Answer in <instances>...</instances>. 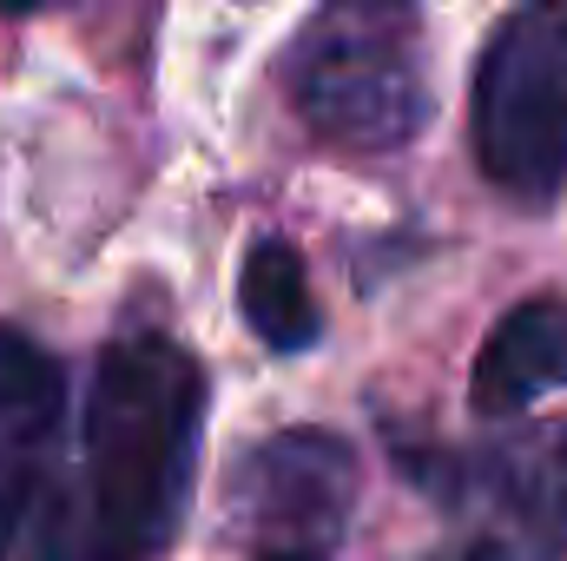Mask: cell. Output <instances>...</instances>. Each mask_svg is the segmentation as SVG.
<instances>
[{"label": "cell", "instance_id": "5b68a950", "mask_svg": "<svg viewBox=\"0 0 567 561\" xmlns=\"http://www.w3.org/2000/svg\"><path fill=\"white\" fill-rule=\"evenodd\" d=\"M357 502V449L337 429H278L225 476V536L265 561L323 555Z\"/></svg>", "mask_w": 567, "mask_h": 561}, {"label": "cell", "instance_id": "8992f818", "mask_svg": "<svg viewBox=\"0 0 567 561\" xmlns=\"http://www.w3.org/2000/svg\"><path fill=\"white\" fill-rule=\"evenodd\" d=\"M60 417H66L60 364L33 337L0 324V555L20 536V522L47 482Z\"/></svg>", "mask_w": 567, "mask_h": 561}, {"label": "cell", "instance_id": "6da1fadb", "mask_svg": "<svg viewBox=\"0 0 567 561\" xmlns=\"http://www.w3.org/2000/svg\"><path fill=\"white\" fill-rule=\"evenodd\" d=\"M205 370L165 330L100 350L73 422V462L53 476L27 561H158L172 549L205 429Z\"/></svg>", "mask_w": 567, "mask_h": 561}, {"label": "cell", "instance_id": "7a4b0ae2", "mask_svg": "<svg viewBox=\"0 0 567 561\" xmlns=\"http://www.w3.org/2000/svg\"><path fill=\"white\" fill-rule=\"evenodd\" d=\"M423 0H317L278 53V93L310 140L403 152L429 126Z\"/></svg>", "mask_w": 567, "mask_h": 561}, {"label": "cell", "instance_id": "9c48e42d", "mask_svg": "<svg viewBox=\"0 0 567 561\" xmlns=\"http://www.w3.org/2000/svg\"><path fill=\"white\" fill-rule=\"evenodd\" d=\"M33 7H47V0H0V13H33Z\"/></svg>", "mask_w": 567, "mask_h": 561}, {"label": "cell", "instance_id": "ba28073f", "mask_svg": "<svg viewBox=\"0 0 567 561\" xmlns=\"http://www.w3.org/2000/svg\"><path fill=\"white\" fill-rule=\"evenodd\" d=\"M238 310L245 324L258 330V344H271L278 357H297L317 344L323 330V310L310 297V278H303V258L290 238H258L238 265Z\"/></svg>", "mask_w": 567, "mask_h": 561}, {"label": "cell", "instance_id": "3957f363", "mask_svg": "<svg viewBox=\"0 0 567 561\" xmlns=\"http://www.w3.org/2000/svg\"><path fill=\"white\" fill-rule=\"evenodd\" d=\"M396 469L435 509L429 561H567V417L468 449L396 442Z\"/></svg>", "mask_w": 567, "mask_h": 561}, {"label": "cell", "instance_id": "277c9868", "mask_svg": "<svg viewBox=\"0 0 567 561\" xmlns=\"http://www.w3.org/2000/svg\"><path fill=\"white\" fill-rule=\"evenodd\" d=\"M475 165L488 185L548 212L567 192V0H522L482 47L475 67Z\"/></svg>", "mask_w": 567, "mask_h": 561}, {"label": "cell", "instance_id": "52a82bcc", "mask_svg": "<svg viewBox=\"0 0 567 561\" xmlns=\"http://www.w3.org/2000/svg\"><path fill=\"white\" fill-rule=\"evenodd\" d=\"M548 390H567V290H542L502 310L468 370V397L482 417H522Z\"/></svg>", "mask_w": 567, "mask_h": 561}, {"label": "cell", "instance_id": "30bf717a", "mask_svg": "<svg viewBox=\"0 0 567 561\" xmlns=\"http://www.w3.org/2000/svg\"><path fill=\"white\" fill-rule=\"evenodd\" d=\"M303 561H323V555H303Z\"/></svg>", "mask_w": 567, "mask_h": 561}]
</instances>
